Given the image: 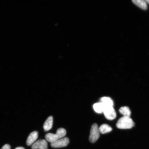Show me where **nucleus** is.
<instances>
[{"label":"nucleus","mask_w":149,"mask_h":149,"mask_svg":"<svg viewBox=\"0 0 149 149\" xmlns=\"http://www.w3.org/2000/svg\"><path fill=\"white\" fill-rule=\"evenodd\" d=\"M53 117L50 116L48 117L44 123L43 128L45 131H48L51 130L53 126Z\"/></svg>","instance_id":"obj_8"},{"label":"nucleus","mask_w":149,"mask_h":149,"mask_svg":"<svg viewBox=\"0 0 149 149\" xmlns=\"http://www.w3.org/2000/svg\"><path fill=\"white\" fill-rule=\"evenodd\" d=\"M66 130L63 128H59L57 130L56 134L48 133L45 136L46 140L51 143L64 137L66 135Z\"/></svg>","instance_id":"obj_2"},{"label":"nucleus","mask_w":149,"mask_h":149,"mask_svg":"<svg viewBox=\"0 0 149 149\" xmlns=\"http://www.w3.org/2000/svg\"><path fill=\"white\" fill-rule=\"evenodd\" d=\"M15 149H25L23 147H18L17 148H16Z\"/></svg>","instance_id":"obj_15"},{"label":"nucleus","mask_w":149,"mask_h":149,"mask_svg":"<svg viewBox=\"0 0 149 149\" xmlns=\"http://www.w3.org/2000/svg\"><path fill=\"white\" fill-rule=\"evenodd\" d=\"M100 102L103 104L105 107H113V102L110 98L103 97L100 99Z\"/></svg>","instance_id":"obj_10"},{"label":"nucleus","mask_w":149,"mask_h":149,"mask_svg":"<svg viewBox=\"0 0 149 149\" xmlns=\"http://www.w3.org/2000/svg\"><path fill=\"white\" fill-rule=\"evenodd\" d=\"M103 113L106 118L108 120H113L116 117V113L113 107H105Z\"/></svg>","instance_id":"obj_4"},{"label":"nucleus","mask_w":149,"mask_h":149,"mask_svg":"<svg viewBox=\"0 0 149 149\" xmlns=\"http://www.w3.org/2000/svg\"><path fill=\"white\" fill-rule=\"evenodd\" d=\"M31 148L33 149H47V142L45 139L39 140L32 145Z\"/></svg>","instance_id":"obj_6"},{"label":"nucleus","mask_w":149,"mask_h":149,"mask_svg":"<svg viewBox=\"0 0 149 149\" xmlns=\"http://www.w3.org/2000/svg\"><path fill=\"white\" fill-rule=\"evenodd\" d=\"M100 133L102 134H105L111 132L112 128L107 124H103L99 128Z\"/></svg>","instance_id":"obj_12"},{"label":"nucleus","mask_w":149,"mask_h":149,"mask_svg":"<svg viewBox=\"0 0 149 149\" xmlns=\"http://www.w3.org/2000/svg\"><path fill=\"white\" fill-rule=\"evenodd\" d=\"M119 111L123 116L130 117V115H131V111L130 108L127 107H121L119 109Z\"/></svg>","instance_id":"obj_13"},{"label":"nucleus","mask_w":149,"mask_h":149,"mask_svg":"<svg viewBox=\"0 0 149 149\" xmlns=\"http://www.w3.org/2000/svg\"><path fill=\"white\" fill-rule=\"evenodd\" d=\"M38 137V132L35 131L31 132L27 138L26 144L28 146H31L33 144Z\"/></svg>","instance_id":"obj_7"},{"label":"nucleus","mask_w":149,"mask_h":149,"mask_svg":"<svg viewBox=\"0 0 149 149\" xmlns=\"http://www.w3.org/2000/svg\"><path fill=\"white\" fill-rule=\"evenodd\" d=\"M134 121L130 117L123 116L117 121V127L120 129H131L134 126Z\"/></svg>","instance_id":"obj_1"},{"label":"nucleus","mask_w":149,"mask_h":149,"mask_svg":"<svg viewBox=\"0 0 149 149\" xmlns=\"http://www.w3.org/2000/svg\"><path fill=\"white\" fill-rule=\"evenodd\" d=\"M145 1H146V3H148L149 4V0H145Z\"/></svg>","instance_id":"obj_16"},{"label":"nucleus","mask_w":149,"mask_h":149,"mask_svg":"<svg viewBox=\"0 0 149 149\" xmlns=\"http://www.w3.org/2000/svg\"><path fill=\"white\" fill-rule=\"evenodd\" d=\"M93 108L96 113H103L105 107L103 104L100 102L95 104L93 105Z\"/></svg>","instance_id":"obj_11"},{"label":"nucleus","mask_w":149,"mask_h":149,"mask_svg":"<svg viewBox=\"0 0 149 149\" xmlns=\"http://www.w3.org/2000/svg\"><path fill=\"white\" fill-rule=\"evenodd\" d=\"M69 143V139L68 137H63L51 143V146L54 148H62L68 146Z\"/></svg>","instance_id":"obj_5"},{"label":"nucleus","mask_w":149,"mask_h":149,"mask_svg":"<svg viewBox=\"0 0 149 149\" xmlns=\"http://www.w3.org/2000/svg\"><path fill=\"white\" fill-rule=\"evenodd\" d=\"M132 2L141 9L146 10L148 9L146 2L144 0H132Z\"/></svg>","instance_id":"obj_9"},{"label":"nucleus","mask_w":149,"mask_h":149,"mask_svg":"<svg viewBox=\"0 0 149 149\" xmlns=\"http://www.w3.org/2000/svg\"><path fill=\"white\" fill-rule=\"evenodd\" d=\"M11 147L10 145L5 144L2 147L1 149H10Z\"/></svg>","instance_id":"obj_14"},{"label":"nucleus","mask_w":149,"mask_h":149,"mask_svg":"<svg viewBox=\"0 0 149 149\" xmlns=\"http://www.w3.org/2000/svg\"><path fill=\"white\" fill-rule=\"evenodd\" d=\"M100 133L97 124H93L91 130L90 134L89 137V141L92 143L95 142L100 136Z\"/></svg>","instance_id":"obj_3"}]
</instances>
